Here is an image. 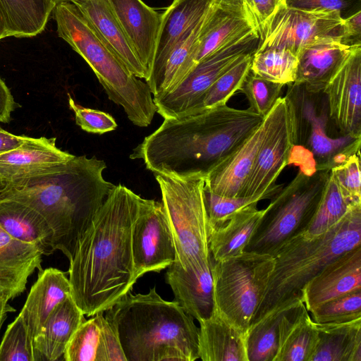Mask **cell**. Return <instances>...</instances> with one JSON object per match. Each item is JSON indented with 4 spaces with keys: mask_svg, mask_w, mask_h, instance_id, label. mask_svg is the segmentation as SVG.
<instances>
[{
    "mask_svg": "<svg viewBox=\"0 0 361 361\" xmlns=\"http://www.w3.org/2000/svg\"><path fill=\"white\" fill-rule=\"evenodd\" d=\"M144 200L114 185L78 242L68 279L73 300L87 317L106 312L137 281L133 231Z\"/></svg>",
    "mask_w": 361,
    "mask_h": 361,
    "instance_id": "1",
    "label": "cell"
},
{
    "mask_svg": "<svg viewBox=\"0 0 361 361\" xmlns=\"http://www.w3.org/2000/svg\"><path fill=\"white\" fill-rule=\"evenodd\" d=\"M161 125L133 149L153 173L180 178L207 173L238 148L264 118L249 108L226 104L178 118Z\"/></svg>",
    "mask_w": 361,
    "mask_h": 361,
    "instance_id": "2",
    "label": "cell"
},
{
    "mask_svg": "<svg viewBox=\"0 0 361 361\" xmlns=\"http://www.w3.org/2000/svg\"><path fill=\"white\" fill-rule=\"evenodd\" d=\"M105 161L75 156L36 176L8 183L0 199L37 210L53 231V247L72 259L80 239L115 185L103 176Z\"/></svg>",
    "mask_w": 361,
    "mask_h": 361,
    "instance_id": "3",
    "label": "cell"
},
{
    "mask_svg": "<svg viewBox=\"0 0 361 361\" xmlns=\"http://www.w3.org/2000/svg\"><path fill=\"white\" fill-rule=\"evenodd\" d=\"M116 331L127 361H195L199 328L175 300L156 287L124 295L104 316Z\"/></svg>",
    "mask_w": 361,
    "mask_h": 361,
    "instance_id": "4",
    "label": "cell"
},
{
    "mask_svg": "<svg viewBox=\"0 0 361 361\" xmlns=\"http://www.w3.org/2000/svg\"><path fill=\"white\" fill-rule=\"evenodd\" d=\"M358 246L361 203L322 235L308 238L302 233L289 239L273 255L274 267L251 324L283 302L301 298L304 286L326 264Z\"/></svg>",
    "mask_w": 361,
    "mask_h": 361,
    "instance_id": "5",
    "label": "cell"
},
{
    "mask_svg": "<svg viewBox=\"0 0 361 361\" xmlns=\"http://www.w3.org/2000/svg\"><path fill=\"white\" fill-rule=\"evenodd\" d=\"M53 12L58 35L87 63L109 99L135 126H148L157 108L147 82L128 70L75 5L60 1Z\"/></svg>",
    "mask_w": 361,
    "mask_h": 361,
    "instance_id": "6",
    "label": "cell"
},
{
    "mask_svg": "<svg viewBox=\"0 0 361 361\" xmlns=\"http://www.w3.org/2000/svg\"><path fill=\"white\" fill-rule=\"evenodd\" d=\"M154 175L173 239L176 255L173 264L192 271L212 264V226L204 200L205 176Z\"/></svg>",
    "mask_w": 361,
    "mask_h": 361,
    "instance_id": "7",
    "label": "cell"
},
{
    "mask_svg": "<svg viewBox=\"0 0 361 361\" xmlns=\"http://www.w3.org/2000/svg\"><path fill=\"white\" fill-rule=\"evenodd\" d=\"M330 170L298 167L294 178L271 199L245 251L273 255L307 229L318 206Z\"/></svg>",
    "mask_w": 361,
    "mask_h": 361,
    "instance_id": "8",
    "label": "cell"
},
{
    "mask_svg": "<svg viewBox=\"0 0 361 361\" xmlns=\"http://www.w3.org/2000/svg\"><path fill=\"white\" fill-rule=\"evenodd\" d=\"M274 264L272 255L249 251L219 261L213 259L214 310L246 333Z\"/></svg>",
    "mask_w": 361,
    "mask_h": 361,
    "instance_id": "9",
    "label": "cell"
},
{
    "mask_svg": "<svg viewBox=\"0 0 361 361\" xmlns=\"http://www.w3.org/2000/svg\"><path fill=\"white\" fill-rule=\"evenodd\" d=\"M287 97L293 112L295 144L303 151L290 159V164L314 166L318 170H330L349 156L360 154L361 138L344 135L338 137L327 133L329 118L323 92L311 93L302 86L288 85Z\"/></svg>",
    "mask_w": 361,
    "mask_h": 361,
    "instance_id": "10",
    "label": "cell"
},
{
    "mask_svg": "<svg viewBox=\"0 0 361 361\" xmlns=\"http://www.w3.org/2000/svg\"><path fill=\"white\" fill-rule=\"evenodd\" d=\"M267 128L241 196L257 201L271 198L283 186L277 178L289 165L295 144V129L290 102L281 97L264 116Z\"/></svg>",
    "mask_w": 361,
    "mask_h": 361,
    "instance_id": "11",
    "label": "cell"
},
{
    "mask_svg": "<svg viewBox=\"0 0 361 361\" xmlns=\"http://www.w3.org/2000/svg\"><path fill=\"white\" fill-rule=\"evenodd\" d=\"M259 43V33L254 32L198 61L174 90L153 97L157 113L164 118L192 114L212 83L244 56L254 54Z\"/></svg>",
    "mask_w": 361,
    "mask_h": 361,
    "instance_id": "12",
    "label": "cell"
},
{
    "mask_svg": "<svg viewBox=\"0 0 361 361\" xmlns=\"http://www.w3.org/2000/svg\"><path fill=\"white\" fill-rule=\"evenodd\" d=\"M343 20L338 12L307 11L285 5L264 27L255 51L286 49L298 56L303 47L317 39L340 35Z\"/></svg>",
    "mask_w": 361,
    "mask_h": 361,
    "instance_id": "13",
    "label": "cell"
},
{
    "mask_svg": "<svg viewBox=\"0 0 361 361\" xmlns=\"http://www.w3.org/2000/svg\"><path fill=\"white\" fill-rule=\"evenodd\" d=\"M132 246L136 280L173 263L174 243L161 202L144 200L134 224Z\"/></svg>",
    "mask_w": 361,
    "mask_h": 361,
    "instance_id": "14",
    "label": "cell"
},
{
    "mask_svg": "<svg viewBox=\"0 0 361 361\" xmlns=\"http://www.w3.org/2000/svg\"><path fill=\"white\" fill-rule=\"evenodd\" d=\"M322 92L329 118L341 135L361 138V47L353 51Z\"/></svg>",
    "mask_w": 361,
    "mask_h": 361,
    "instance_id": "15",
    "label": "cell"
},
{
    "mask_svg": "<svg viewBox=\"0 0 361 361\" xmlns=\"http://www.w3.org/2000/svg\"><path fill=\"white\" fill-rule=\"evenodd\" d=\"M358 47L361 46L342 44L340 35L317 39L299 51L293 83L302 86L311 93L322 92L332 77Z\"/></svg>",
    "mask_w": 361,
    "mask_h": 361,
    "instance_id": "16",
    "label": "cell"
},
{
    "mask_svg": "<svg viewBox=\"0 0 361 361\" xmlns=\"http://www.w3.org/2000/svg\"><path fill=\"white\" fill-rule=\"evenodd\" d=\"M361 290V246L326 264L303 288L302 301L308 312L349 293Z\"/></svg>",
    "mask_w": 361,
    "mask_h": 361,
    "instance_id": "17",
    "label": "cell"
},
{
    "mask_svg": "<svg viewBox=\"0 0 361 361\" xmlns=\"http://www.w3.org/2000/svg\"><path fill=\"white\" fill-rule=\"evenodd\" d=\"M254 32L257 28L246 8L213 1L199 34L195 63Z\"/></svg>",
    "mask_w": 361,
    "mask_h": 361,
    "instance_id": "18",
    "label": "cell"
},
{
    "mask_svg": "<svg viewBox=\"0 0 361 361\" xmlns=\"http://www.w3.org/2000/svg\"><path fill=\"white\" fill-rule=\"evenodd\" d=\"M75 155L56 146V138L27 137L19 147L0 154V178L11 183L43 173Z\"/></svg>",
    "mask_w": 361,
    "mask_h": 361,
    "instance_id": "19",
    "label": "cell"
},
{
    "mask_svg": "<svg viewBox=\"0 0 361 361\" xmlns=\"http://www.w3.org/2000/svg\"><path fill=\"white\" fill-rule=\"evenodd\" d=\"M267 128V121L205 176L204 188L226 197L241 196Z\"/></svg>",
    "mask_w": 361,
    "mask_h": 361,
    "instance_id": "20",
    "label": "cell"
},
{
    "mask_svg": "<svg viewBox=\"0 0 361 361\" xmlns=\"http://www.w3.org/2000/svg\"><path fill=\"white\" fill-rule=\"evenodd\" d=\"M108 1L149 77L161 14L142 0Z\"/></svg>",
    "mask_w": 361,
    "mask_h": 361,
    "instance_id": "21",
    "label": "cell"
},
{
    "mask_svg": "<svg viewBox=\"0 0 361 361\" xmlns=\"http://www.w3.org/2000/svg\"><path fill=\"white\" fill-rule=\"evenodd\" d=\"M135 76L145 81L149 73L122 30L108 0H68Z\"/></svg>",
    "mask_w": 361,
    "mask_h": 361,
    "instance_id": "22",
    "label": "cell"
},
{
    "mask_svg": "<svg viewBox=\"0 0 361 361\" xmlns=\"http://www.w3.org/2000/svg\"><path fill=\"white\" fill-rule=\"evenodd\" d=\"M212 264L193 271L172 264L166 273L174 300L199 322L209 318L214 310Z\"/></svg>",
    "mask_w": 361,
    "mask_h": 361,
    "instance_id": "23",
    "label": "cell"
},
{
    "mask_svg": "<svg viewBox=\"0 0 361 361\" xmlns=\"http://www.w3.org/2000/svg\"><path fill=\"white\" fill-rule=\"evenodd\" d=\"M42 251L14 238L0 226V293L8 300L22 293L29 276L42 269Z\"/></svg>",
    "mask_w": 361,
    "mask_h": 361,
    "instance_id": "24",
    "label": "cell"
},
{
    "mask_svg": "<svg viewBox=\"0 0 361 361\" xmlns=\"http://www.w3.org/2000/svg\"><path fill=\"white\" fill-rule=\"evenodd\" d=\"M69 295L71 285L64 272L52 267L39 271L20 312L32 341L41 332L54 309Z\"/></svg>",
    "mask_w": 361,
    "mask_h": 361,
    "instance_id": "25",
    "label": "cell"
},
{
    "mask_svg": "<svg viewBox=\"0 0 361 361\" xmlns=\"http://www.w3.org/2000/svg\"><path fill=\"white\" fill-rule=\"evenodd\" d=\"M200 323L199 357L203 361H248L246 333L216 310Z\"/></svg>",
    "mask_w": 361,
    "mask_h": 361,
    "instance_id": "26",
    "label": "cell"
},
{
    "mask_svg": "<svg viewBox=\"0 0 361 361\" xmlns=\"http://www.w3.org/2000/svg\"><path fill=\"white\" fill-rule=\"evenodd\" d=\"M318 341L314 323L302 301L283 317L274 361H310Z\"/></svg>",
    "mask_w": 361,
    "mask_h": 361,
    "instance_id": "27",
    "label": "cell"
},
{
    "mask_svg": "<svg viewBox=\"0 0 361 361\" xmlns=\"http://www.w3.org/2000/svg\"><path fill=\"white\" fill-rule=\"evenodd\" d=\"M212 2L213 0L173 1L161 14L149 76L160 68L176 43L205 15Z\"/></svg>",
    "mask_w": 361,
    "mask_h": 361,
    "instance_id": "28",
    "label": "cell"
},
{
    "mask_svg": "<svg viewBox=\"0 0 361 361\" xmlns=\"http://www.w3.org/2000/svg\"><path fill=\"white\" fill-rule=\"evenodd\" d=\"M85 321V314L69 295L54 309L33 341L42 360L56 361L63 357L71 338Z\"/></svg>",
    "mask_w": 361,
    "mask_h": 361,
    "instance_id": "29",
    "label": "cell"
},
{
    "mask_svg": "<svg viewBox=\"0 0 361 361\" xmlns=\"http://www.w3.org/2000/svg\"><path fill=\"white\" fill-rule=\"evenodd\" d=\"M0 226L11 236L36 245L43 255L54 252L53 231L35 209L22 202L0 199Z\"/></svg>",
    "mask_w": 361,
    "mask_h": 361,
    "instance_id": "30",
    "label": "cell"
},
{
    "mask_svg": "<svg viewBox=\"0 0 361 361\" xmlns=\"http://www.w3.org/2000/svg\"><path fill=\"white\" fill-rule=\"evenodd\" d=\"M257 204L253 203L238 210L224 224L212 229L209 249L214 260L245 251L265 212V209H257Z\"/></svg>",
    "mask_w": 361,
    "mask_h": 361,
    "instance_id": "31",
    "label": "cell"
},
{
    "mask_svg": "<svg viewBox=\"0 0 361 361\" xmlns=\"http://www.w3.org/2000/svg\"><path fill=\"white\" fill-rule=\"evenodd\" d=\"M314 323L318 341L310 361H361V318Z\"/></svg>",
    "mask_w": 361,
    "mask_h": 361,
    "instance_id": "32",
    "label": "cell"
},
{
    "mask_svg": "<svg viewBox=\"0 0 361 361\" xmlns=\"http://www.w3.org/2000/svg\"><path fill=\"white\" fill-rule=\"evenodd\" d=\"M57 2L54 0H0L7 36L30 37L42 32Z\"/></svg>",
    "mask_w": 361,
    "mask_h": 361,
    "instance_id": "33",
    "label": "cell"
},
{
    "mask_svg": "<svg viewBox=\"0 0 361 361\" xmlns=\"http://www.w3.org/2000/svg\"><path fill=\"white\" fill-rule=\"evenodd\" d=\"M301 301V298L286 300L250 325L245 335L248 361L274 360L280 323L286 313Z\"/></svg>",
    "mask_w": 361,
    "mask_h": 361,
    "instance_id": "34",
    "label": "cell"
},
{
    "mask_svg": "<svg viewBox=\"0 0 361 361\" xmlns=\"http://www.w3.org/2000/svg\"><path fill=\"white\" fill-rule=\"evenodd\" d=\"M356 204L360 203H353L343 195L329 172L318 206L303 234L308 238L322 235L339 222Z\"/></svg>",
    "mask_w": 361,
    "mask_h": 361,
    "instance_id": "35",
    "label": "cell"
},
{
    "mask_svg": "<svg viewBox=\"0 0 361 361\" xmlns=\"http://www.w3.org/2000/svg\"><path fill=\"white\" fill-rule=\"evenodd\" d=\"M297 68L298 56L286 49L255 51L250 66L252 73L283 85L295 82Z\"/></svg>",
    "mask_w": 361,
    "mask_h": 361,
    "instance_id": "36",
    "label": "cell"
},
{
    "mask_svg": "<svg viewBox=\"0 0 361 361\" xmlns=\"http://www.w3.org/2000/svg\"><path fill=\"white\" fill-rule=\"evenodd\" d=\"M252 55H246L221 75L205 92L190 114L226 104L229 99L240 90L249 73Z\"/></svg>",
    "mask_w": 361,
    "mask_h": 361,
    "instance_id": "37",
    "label": "cell"
},
{
    "mask_svg": "<svg viewBox=\"0 0 361 361\" xmlns=\"http://www.w3.org/2000/svg\"><path fill=\"white\" fill-rule=\"evenodd\" d=\"M25 322L19 314L8 325L0 343V361H39Z\"/></svg>",
    "mask_w": 361,
    "mask_h": 361,
    "instance_id": "38",
    "label": "cell"
},
{
    "mask_svg": "<svg viewBox=\"0 0 361 361\" xmlns=\"http://www.w3.org/2000/svg\"><path fill=\"white\" fill-rule=\"evenodd\" d=\"M100 343V312L83 322L65 350L66 361H97Z\"/></svg>",
    "mask_w": 361,
    "mask_h": 361,
    "instance_id": "39",
    "label": "cell"
},
{
    "mask_svg": "<svg viewBox=\"0 0 361 361\" xmlns=\"http://www.w3.org/2000/svg\"><path fill=\"white\" fill-rule=\"evenodd\" d=\"M283 86L250 71L240 90L246 96L250 103L249 109L264 118L281 97Z\"/></svg>",
    "mask_w": 361,
    "mask_h": 361,
    "instance_id": "40",
    "label": "cell"
},
{
    "mask_svg": "<svg viewBox=\"0 0 361 361\" xmlns=\"http://www.w3.org/2000/svg\"><path fill=\"white\" fill-rule=\"evenodd\" d=\"M313 322L338 323L361 318V290L327 301L310 312Z\"/></svg>",
    "mask_w": 361,
    "mask_h": 361,
    "instance_id": "41",
    "label": "cell"
},
{
    "mask_svg": "<svg viewBox=\"0 0 361 361\" xmlns=\"http://www.w3.org/2000/svg\"><path fill=\"white\" fill-rule=\"evenodd\" d=\"M360 154L349 156L330 169L343 195L353 203H361Z\"/></svg>",
    "mask_w": 361,
    "mask_h": 361,
    "instance_id": "42",
    "label": "cell"
},
{
    "mask_svg": "<svg viewBox=\"0 0 361 361\" xmlns=\"http://www.w3.org/2000/svg\"><path fill=\"white\" fill-rule=\"evenodd\" d=\"M204 200L212 229L224 224L238 210L259 202L250 197L219 195L205 188Z\"/></svg>",
    "mask_w": 361,
    "mask_h": 361,
    "instance_id": "43",
    "label": "cell"
},
{
    "mask_svg": "<svg viewBox=\"0 0 361 361\" xmlns=\"http://www.w3.org/2000/svg\"><path fill=\"white\" fill-rule=\"evenodd\" d=\"M69 106L75 114V122L83 130L94 134H104L116 130L118 125L109 114L77 104L69 96Z\"/></svg>",
    "mask_w": 361,
    "mask_h": 361,
    "instance_id": "44",
    "label": "cell"
},
{
    "mask_svg": "<svg viewBox=\"0 0 361 361\" xmlns=\"http://www.w3.org/2000/svg\"><path fill=\"white\" fill-rule=\"evenodd\" d=\"M287 6L314 12H338L343 19L361 11V0H285Z\"/></svg>",
    "mask_w": 361,
    "mask_h": 361,
    "instance_id": "45",
    "label": "cell"
},
{
    "mask_svg": "<svg viewBox=\"0 0 361 361\" xmlns=\"http://www.w3.org/2000/svg\"><path fill=\"white\" fill-rule=\"evenodd\" d=\"M100 312V343L97 361H127L118 334Z\"/></svg>",
    "mask_w": 361,
    "mask_h": 361,
    "instance_id": "46",
    "label": "cell"
},
{
    "mask_svg": "<svg viewBox=\"0 0 361 361\" xmlns=\"http://www.w3.org/2000/svg\"><path fill=\"white\" fill-rule=\"evenodd\" d=\"M245 2L255 20L259 35L279 9L286 5L285 0H245Z\"/></svg>",
    "mask_w": 361,
    "mask_h": 361,
    "instance_id": "47",
    "label": "cell"
},
{
    "mask_svg": "<svg viewBox=\"0 0 361 361\" xmlns=\"http://www.w3.org/2000/svg\"><path fill=\"white\" fill-rule=\"evenodd\" d=\"M340 36L343 44L361 46V11L343 19Z\"/></svg>",
    "mask_w": 361,
    "mask_h": 361,
    "instance_id": "48",
    "label": "cell"
},
{
    "mask_svg": "<svg viewBox=\"0 0 361 361\" xmlns=\"http://www.w3.org/2000/svg\"><path fill=\"white\" fill-rule=\"evenodd\" d=\"M13 97L4 82L0 78V122L8 123L14 109Z\"/></svg>",
    "mask_w": 361,
    "mask_h": 361,
    "instance_id": "49",
    "label": "cell"
},
{
    "mask_svg": "<svg viewBox=\"0 0 361 361\" xmlns=\"http://www.w3.org/2000/svg\"><path fill=\"white\" fill-rule=\"evenodd\" d=\"M27 138L11 134L0 127V154L19 147Z\"/></svg>",
    "mask_w": 361,
    "mask_h": 361,
    "instance_id": "50",
    "label": "cell"
},
{
    "mask_svg": "<svg viewBox=\"0 0 361 361\" xmlns=\"http://www.w3.org/2000/svg\"><path fill=\"white\" fill-rule=\"evenodd\" d=\"M14 312H16V309L8 304V299L0 293V331L8 313Z\"/></svg>",
    "mask_w": 361,
    "mask_h": 361,
    "instance_id": "51",
    "label": "cell"
},
{
    "mask_svg": "<svg viewBox=\"0 0 361 361\" xmlns=\"http://www.w3.org/2000/svg\"><path fill=\"white\" fill-rule=\"evenodd\" d=\"M213 1L218 4H227L233 6L243 7L247 9L245 0H213Z\"/></svg>",
    "mask_w": 361,
    "mask_h": 361,
    "instance_id": "52",
    "label": "cell"
},
{
    "mask_svg": "<svg viewBox=\"0 0 361 361\" xmlns=\"http://www.w3.org/2000/svg\"><path fill=\"white\" fill-rule=\"evenodd\" d=\"M6 37H8L6 26L1 17L0 16V39Z\"/></svg>",
    "mask_w": 361,
    "mask_h": 361,
    "instance_id": "53",
    "label": "cell"
},
{
    "mask_svg": "<svg viewBox=\"0 0 361 361\" xmlns=\"http://www.w3.org/2000/svg\"><path fill=\"white\" fill-rule=\"evenodd\" d=\"M7 183L3 180L0 178V192L4 189V188L6 186Z\"/></svg>",
    "mask_w": 361,
    "mask_h": 361,
    "instance_id": "54",
    "label": "cell"
},
{
    "mask_svg": "<svg viewBox=\"0 0 361 361\" xmlns=\"http://www.w3.org/2000/svg\"><path fill=\"white\" fill-rule=\"evenodd\" d=\"M54 1L58 3V2H60V1H68V0H54Z\"/></svg>",
    "mask_w": 361,
    "mask_h": 361,
    "instance_id": "55",
    "label": "cell"
}]
</instances>
